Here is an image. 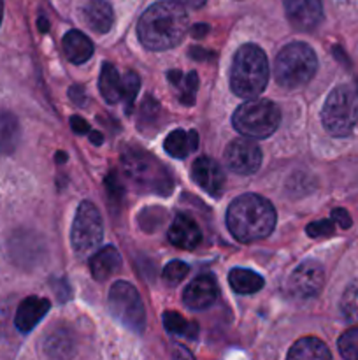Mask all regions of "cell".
I'll use <instances>...</instances> for the list:
<instances>
[{
	"instance_id": "cell-25",
	"label": "cell",
	"mask_w": 358,
	"mask_h": 360,
	"mask_svg": "<svg viewBox=\"0 0 358 360\" xmlns=\"http://www.w3.org/2000/svg\"><path fill=\"white\" fill-rule=\"evenodd\" d=\"M168 79L174 86L179 88V101L186 105L195 104V94L197 88H199V77L197 72H188L186 76H183V72L179 70H171L168 72Z\"/></svg>"
},
{
	"instance_id": "cell-37",
	"label": "cell",
	"mask_w": 358,
	"mask_h": 360,
	"mask_svg": "<svg viewBox=\"0 0 358 360\" xmlns=\"http://www.w3.org/2000/svg\"><path fill=\"white\" fill-rule=\"evenodd\" d=\"M207 30H209V28H207V25H202V23L195 25V27L192 28V32H193V35H195V37H202V35L206 34Z\"/></svg>"
},
{
	"instance_id": "cell-32",
	"label": "cell",
	"mask_w": 358,
	"mask_h": 360,
	"mask_svg": "<svg viewBox=\"0 0 358 360\" xmlns=\"http://www.w3.org/2000/svg\"><path fill=\"white\" fill-rule=\"evenodd\" d=\"M333 220H321V221H314V224L307 225V234L311 238H318V236H330L333 234Z\"/></svg>"
},
{
	"instance_id": "cell-17",
	"label": "cell",
	"mask_w": 358,
	"mask_h": 360,
	"mask_svg": "<svg viewBox=\"0 0 358 360\" xmlns=\"http://www.w3.org/2000/svg\"><path fill=\"white\" fill-rule=\"evenodd\" d=\"M121 269V257L114 246H105L90 259V271L95 280L105 281Z\"/></svg>"
},
{
	"instance_id": "cell-10",
	"label": "cell",
	"mask_w": 358,
	"mask_h": 360,
	"mask_svg": "<svg viewBox=\"0 0 358 360\" xmlns=\"http://www.w3.org/2000/svg\"><path fill=\"white\" fill-rule=\"evenodd\" d=\"M225 164L235 174H255L262 165V150L258 144L253 143L251 137H239L225 150Z\"/></svg>"
},
{
	"instance_id": "cell-36",
	"label": "cell",
	"mask_w": 358,
	"mask_h": 360,
	"mask_svg": "<svg viewBox=\"0 0 358 360\" xmlns=\"http://www.w3.org/2000/svg\"><path fill=\"white\" fill-rule=\"evenodd\" d=\"M175 2H179L181 6L192 7V9H199V7H202L207 0H175Z\"/></svg>"
},
{
	"instance_id": "cell-39",
	"label": "cell",
	"mask_w": 358,
	"mask_h": 360,
	"mask_svg": "<svg viewBox=\"0 0 358 360\" xmlns=\"http://www.w3.org/2000/svg\"><path fill=\"white\" fill-rule=\"evenodd\" d=\"M41 30H42V32L48 30V21H46L44 18H41Z\"/></svg>"
},
{
	"instance_id": "cell-27",
	"label": "cell",
	"mask_w": 358,
	"mask_h": 360,
	"mask_svg": "<svg viewBox=\"0 0 358 360\" xmlns=\"http://www.w3.org/2000/svg\"><path fill=\"white\" fill-rule=\"evenodd\" d=\"M164 327L171 334H175V336L188 338V340H195L197 338V323L188 322L185 316H181L175 311H167L164 313Z\"/></svg>"
},
{
	"instance_id": "cell-40",
	"label": "cell",
	"mask_w": 358,
	"mask_h": 360,
	"mask_svg": "<svg viewBox=\"0 0 358 360\" xmlns=\"http://www.w3.org/2000/svg\"><path fill=\"white\" fill-rule=\"evenodd\" d=\"M2 16H4V0H0V23H2Z\"/></svg>"
},
{
	"instance_id": "cell-14",
	"label": "cell",
	"mask_w": 358,
	"mask_h": 360,
	"mask_svg": "<svg viewBox=\"0 0 358 360\" xmlns=\"http://www.w3.org/2000/svg\"><path fill=\"white\" fill-rule=\"evenodd\" d=\"M192 178L202 190H206L209 195L218 197L223 192L225 174L221 171L220 164L211 157L197 158L192 167Z\"/></svg>"
},
{
	"instance_id": "cell-23",
	"label": "cell",
	"mask_w": 358,
	"mask_h": 360,
	"mask_svg": "<svg viewBox=\"0 0 358 360\" xmlns=\"http://www.w3.org/2000/svg\"><path fill=\"white\" fill-rule=\"evenodd\" d=\"M20 136L21 130L16 116L0 109V155L13 153L20 143Z\"/></svg>"
},
{
	"instance_id": "cell-26",
	"label": "cell",
	"mask_w": 358,
	"mask_h": 360,
	"mask_svg": "<svg viewBox=\"0 0 358 360\" xmlns=\"http://www.w3.org/2000/svg\"><path fill=\"white\" fill-rule=\"evenodd\" d=\"M44 350L48 357L65 359L74 354V340L67 330H55L49 334L44 343Z\"/></svg>"
},
{
	"instance_id": "cell-11",
	"label": "cell",
	"mask_w": 358,
	"mask_h": 360,
	"mask_svg": "<svg viewBox=\"0 0 358 360\" xmlns=\"http://www.w3.org/2000/svg\"><path fill=\"white\" fill-rule=\"evenodd\" d=\"M325 283V271L321 264L309 260L300 264L288 278V290L298 299H311L319 294Z\"/></svg>"
},
{
	"instance_id": "cell-1",
	"label": "cell",
	"mask_w": 358,
	"mask_h": 360,
	"mask_svg": "<svg viewBox=\"0 0 358 360\" xmlns=\"http://www.w3.org/2000/svg\"><path fill=\"white\" fill-rule=\"evenodd\" d=\"M188 27V14L181 4L161 0L144 11L137 23V35L146 49L167 51L185 39Z\"/></svg>"
},
{
	"instance_id": "cell-38",
	"label": "cell",
	"mask_w": 358,
	"mask_h": 360,
	"mask_svg": "<svg viewBox=\"0 0 358 360\" xmlns=\"http://www.w3.org/2000/svg\"><path fill=\"white\" fill-rule=\"evenodd\" d=\"M90 141L93 144H102V141H104V137H102V134L95 132V130H90Z\"/></svg>"
},
{
	"instance_id": "cell-4",
	"label": "cell",
	"mask_w": 358,
	"mask_h": 360,
	"mask_svg": "<svg viewBox=\"0 0 358 360\" xmlns=\"http://www.w3.org/2000/svg\"><path fill=\"white\" fill-rule=\"evenodd\" d=\"M123 171L135 188L144 192L168 195L174 188L171 171L160 164L153 155L140 148L128 150L121 158Z\"/></svg>"
},
{
	"instance_id": "cell-29",
	"label": "cell",
	"mask_w": 358,
	"mask_h": 360,
	"mask_svg": "<svg viewBox=\"0 0 358 360\" xmlns=\"http://www.w3.org/2000/svg\"><path fill=\"white\" fill-rule=\"evenodd\" d=\"M340 357L346 360H358V327L346 330L337 341Z\"/></svg>"
},
{
	"instance_id": "cell-20",
	"label": "cell",
	"mask_w": 358,
	"mask_h": 360,
	"mask_svg": "<svg viewBox=\"0 0 358 360\" xmlns=\"http://www.w3.org/2000/svg\"><path fill=\"white\" fill-rule=\"evenodd\" d=\"M164 146L171 157L186 158L192 151L197 150V146H199V134H197L195 130H190V132H185V130H174V132H171L167 136Z\"/></svg>"
},
{
	"instance_id": "cell-15",
	"label": "cell",
	"mask_w": 358,
	"mask_h": 360,
	"mask_svg": "<svg viewBox=\"0 0 358 360\" xmlns=\"http://www.w3.org/2000/svg\"><path fill=\"white\" fill-rule=\"evenodd\" d=\"M167 238L178 248L193 250L202 243V232L197 221L192 220L188 214H178L168 227Z\"/></svg>"
},
{
	"instance_id": "cell-9",
	"label": "cell",
	"mask_w": 358,
	"mask_h": 360,
	"mask_svg": "<svg viewBox=\"0 0 358 360\" xmlns=\"http://www.w3.org/2000/svg\"><path fill=\"white\" fill-rule=\"evenodd\" d=\"M104 238V224H102L100 211L93 202L84 200L79 204L74 218L70 243L77 257H86L100 246Z\"/></svg>"
},
{
	"instance_id": "cell-33",
	"label": "cell",
	"mask_w": 358,
	"mask_h": 360,
	"mask_svg": "<svg viewBox=\"0 0 358 360\" xmlns=\"http://www.w3.org/2000/svg\"><path fill=\"white\" fill-rule=\"evenodd\" d=\"M332 220L337 221V224H339L343 229L351 227V218H350V214H347L346 210H333Z\"/></svg>"
},
{
	"instance_id": "cell-31",
	"label": "cell",
	"mask_w": 358,
	"mask_h": 360,
	"mask_svg": "<svg viewBox=\"0 0 358 360\" xmlns=\"http://www.w3.org/2000/svg\"><path fill=\"white\" fill-rule=\"evenodd\" d=\"M190 266L185 264L183 260H172L165 266L164 269V280L167 281L168 285H178L179 281L185 280V276L188 274Z\"/></svg>"
},
{
	"instance_id": "cell-6",
	"label": "cell",
	"mask_w": 358,
	"mask_h": 360,
	"mask_svg": "<svg viewBox=\"0 0 358 360\" xmlns=\"http://www.w3.org/2000/svg\"><path fill=\"white\" fill-rule=\"evenodd\" d=\"M323 127L336 137H346L358 123V84L333 88L321 109Z\"/></svg>"
},
{
	"instance_id": "cell-24",
	"label": "cell",
	"mask_w": 358,
	"mask_h": 360,
	"mask_svg": "<svg viewBox=\"0 0 358 360\" xmlns=\"http://www.w3.org/2000/svg\"><path fill=\"white\" fill-rule=\"evenodd\" d=\"M228 283H230L232 290L237 292L241 295H249L256 294L258 290H262L265 281L260 274H256L255 271L242 269V267H235L228 274Z\"/></svg>"
},
{
	"instance_id": "cell-3",
	"label": "cell",
	"mask_w": 358,
	"mask_h": 360,
	"mask_svg": "<svg viewBox=\"0 0 358 360\" xmlns=\"http://www.w3.org/2000/svg\"><path fill=\"white\" fill-rule=\"evenodd\" d=\"M267 81H269V62L263 49L256 44L241 46L232 62V91L241 98H256L263 94Z\"/></svg>"
},
{
	"instance_id": "cell-18",
	"label": "cell",
	"mask_w": 358,
	"mask_h": 360,
	"mask_svg": "<svg viewBox=\"0 0 358 360\" xmlns=\"http://www.w3.org/2000/svg\"><path fill=\"white\" fill-rule=\"evenodd\" d=\"M63 51H65L69 62L79 65V63H84L86 60L91 58V55H93V42L83 32L70 30L63 37Z\"/></svg>"
},
{
	"instance_id": "cell-30",
	"label": "cell",
	"mask_w": 358,
	"mask_h": 360,
	"mask_svg": "<svg viewBox=\"0 0 358 360\" xmlns=\"http://www.w3.org/2000/svg\"><path fill=\"white\" fill-rule=\"evenodd\" d=\"M139 86H140L139 76H137L135 72H132V70H128V72L123 76V97H121L123 101H125L126 112H132L133 102H135Z\"/></svg>"
},
{
	"instance_id": "cell-8",
	"label": "cell",
	"mask_w": 358,
	"mask_h": 360,
	"mask_svg": "<svg viewBox=\"0 0 358 360\" xmlns=\"http://www.w3.org/2000/svg\"><path fill=\"white\" fill-rule=\"evenodd\" d=\"M109 311L126 329L133 333H144L146 327V308L135 287L126 281H116L107 295Z\"/></svg>"
},
{
	"instance_id": "cell-35",
	"label": "cell",
	"mask_w": 358,
	"mask_h": 360,
	"mask_svg": "<svg viewBox=\"0 0 358 360\" xmlns=\"http://www.w3.org/2000/svg\"><path fill=\"white\" fill-rule=\"evenodd\" d=\"M69 95H70V98H72V101L76 102V104H83V102H84V90L81 86H72V88H70Z\"/></svg>"
},
{
	"instance_id": "cell-12",
	"label": "cell",
	"mask_w": 358,
	"mask_h": 360,
	"mask_svg": "<svg viewBox=\"0 0 358 360\" xmlns=\"http://www.w3.org/2000/svg\"><path fill=\"white\" fill-rule=\"evenodd\" d=\"M286 18L300 32H311L321 23L323 6L321 0H284Z\"/></svg>"
},
{
	"instance_id": "cell-13",
	"label": "cell",
	"mask_w": 358,
	"mask_h": 360,
	"mask_svg": "<svg viewBox=\"0 0 358 360\" xmlns=\"http://www.w3.org/2000/svg\"><path fill=\"white\" fill-rule=\"evenodd\" d=\"M218 299V283L209 274H200L197 276L183 294V302L186 308L202 311V309L211 308Z\"/></svg>"
},
{
	"instance_id": "cell-5",
	"label": "cell",
	"mask_w": 358,
	"mask_h": 360,
	"mask_svg": "<svg viewBox=\"0 0 358 360\" xmlns=\"http://www.w3.org/2000/svg\"><path fill=\"white\" fill-rule=\"evenodd\" d=\"M318 69V58L312 48L305 42H291L284 46L276 56L274 76L283 88L295 90L314 77Z\"/></svg>"
},
{
	"instance_id": "cell-19",
	"label": "cell",
	"mask_w": 358,
	"mask_h": 360,
	"mask_svg": "<svg viewBox=\"0 0 358 360\" xmlns=\"http://www.w3.org/2000/svg\"><path fill=\"white\" fill-rule=\"evenodd\" d=\"M84 18H86L88 27L97 34H105V32L111 30L112 21H114L111 4L105 2V0H91L84 7Z\"/></svg>"
},
{
	"instance_id": "cell-22",
	"label": "cell",
	"mask_w": 358,
	"mask_h": 360,
	"mask_svg": "<svg viewBox=\"0 0 358 360\" xmlns=\"http://www.w3.org/2000/svg\"><path fill=\"white\" fill-rule=\"evenodd\" d=\"M288 359L293 360H326L332 359V354L323 341L318 338H302L288 352Z\"/></svg>"
},
{
	"instance_id": "cell-16",
	"label": "cell",
	"mask_w": 358,
	"mask_h": 360,
	"mask_svg": "<svg viewBox=\"0 0 358 360\" xmlns=\"http://www.w3.org/2000/svg\"><path fill=\"white\" fill-rule=\"evenodd\" d=\"M51 308V302L48 299L42 297H27L20 306H18L16 319H14V326L20 333H30L39 322L46 316V313Z\"/></svg>"
},
{
	"instance_id": "cell-34",
	"label": "cell",
	"mask_w": 358,
	"mask_h": 360,
	"mask_svg": "<svg viewBox=\"0 0 358 360\" xmlns=\"http://www.w3.org/2000/svg\"><path fill=\"white\" fill-rule=\"evenodd\" d=\"M70 127H72L74 132L81 134V136H83V134H90L91 130L90 125H88L81 116H72V118H70Z\"/></svg>"
},
{
	"instance_id": "cell-28",
	"label": "cell",
	"mask_w": 358,
	"mask_h": 360,
	"mask_svg": "<svg viewBox=\"0 0 358 360\" xmlns=\"http://www.w3.org/2000/svg\"><path fill=\"white\" fill-rule=\"evenodd\" d=\"M340 311L350 323L358 326V281L346 288L340 299Z\"/></svg>"
},
{
	"instance_id": "cell-21",
	"label": "cell",
	"mask_w": 358,
	"mask_h": 360,
	"mask_svg": "<svg viewBox=\"0 0 358 360\" xmlns=\"http://www.w3.org/2000/svg\"><path fill=\"white\" fill-rule=\"evenodd\" d=\"M98 88H100V94L102 97H104V101L109 102V104H116V102L121 101L123 77L119 76V72L116 70V67L112 65V63L105 62L104 65H102Z\"/></svg>"
},
{
	"instance_id": "cell-7",
	"label": "cell",
	"mask_w": 358,
	"mask_h": 360,
	"mask_svg": "<svg viewBox=\"0 0 358 360\" xmlns=\"http://www.w3.org/2000/svg\"><path fill=\"white\" fill-rule=\"evenodd\" d=\"M281 111L270 101H248L235 109L232 125L239 134L251 139H267L277 130Z\"/></svg>"
},
{
	"instance_id": "cell-2",
	"label": "cell",
	"mask_w": 358,
	"mask_h": 360,
	"mask_svg": "<svg viewBox=\"0 0 358 360\" xmlns=\"http://www.w3.org/2000/svg\"><path fill=\"white\" fill-rule=\"evenodd\" d=\"M276 210L256 193H244L232 200L227 211V227L239 243H253L267 238L276 227Z\"/></svg>"
}]
</instances>
